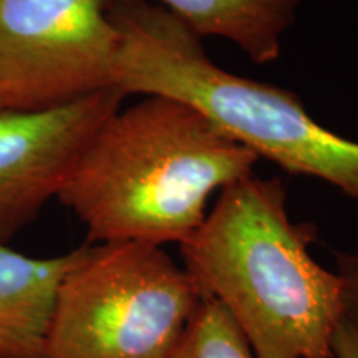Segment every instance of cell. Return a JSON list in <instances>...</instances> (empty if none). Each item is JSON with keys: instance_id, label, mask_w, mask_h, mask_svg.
<instances>
[{"instance_id": "cell-1", "label": "cell", "mask_w": 358, "mask_h": 358, "mask_svg": "<svg viewBox=\"0 0 358 358\" xmlns=\"http://www.w3.org/2000/svg\"><path fill=\"white\" fill-rule=\"evenodd\" d=\"M259 158L186 103L145 96L110 116L83 150L60 203L90 244H185L209 199Z\"/></svg>"}, {"instance_id": "cell-2", "label": "cell", "mask_w": 358, "mask_h": 358, "mask_svg": "<svg viewBox=\"0 0 358 358\" xmlns=\"http://www.w3.org/2000/svg\"><path fill=\"white\" fill-rule=\"evenodd\" d=\"M315 229L289 216L279 178L249 174L219 192L181 256L256 358H334L345 317L342 280L310 254Z\"/></svg>"}, {"instance_id": "cell-3", "label": "cell", "mask_w": 358, "mask_h": 358, "mask_svg": "<svg viewBox=\"0 0 358 358\" xmlns=\"http://www.w3.org/2000/svg\"><path fill=\"white\" fill-rule=\"evenodd\" d=\"M106 10L120 37L115 90L186 103L259 159L358 201V143L317 123L295 93L221 69L203 38L158 3L106 0Z\"/></svg>"}, {"instance_id": "cell-4", "label": "cell", "mask_w": 358, "mask_h": 358, "mask_svg": "<svg viewBox=\"0 0 358 358\" xmlns=\"http://www.w3.org/2000/svg\"><path fill=\"white\" fill-rule=\"evenodd\" d=\"M203 299L163 248L85 243L57 289L42 358H173Z\"/></svg>"}, {"instance_id": "cell-5", "label": "cell", "mask_w": 358, "mask_h": 358, "mask_svg": "<svg viewBox=\"0 0 358 358\" xmlns=\"http://www.w3.org/2000/svg\"><path fill=\"white\" fill-rule=\"evenodd\" d=\"M118 42L106 0H0V110H48L111 90Z\"/></svg>"}, {"instance_id": "cell-6", "label": "cell", "mask_w": 358, "mask_h": 358, "mask_svg": "<svg viewBox=\"0 0 358 358\" xmlns=\"http://www.w3.org/2000/svg\"><path fill=\"white\" fill-rule=\"evenodd\" d=\"M124 98L111 88L48 110H0V244L58 198L83 150Z\"/></svg>"}, {"instance_id": "cell-7", "label": "cell", "mask_w": 358, "mask_h": 358, "mask_svg": "<svg viewBox=\"0 0 358 358\" xmlns=\"http://www.w3.org/2000/svg\"><path fill=\"white\" fill-rule=\"evenodd\" d=\"M82 250L43 259L0 244V358H42L57 289Z\"/></svg>"}, {"instance_id": "cell-8", "label": "cell", "mask_w": 358, "mask_h": 358, "mask_svg": "<svg viewBox=\"0 0 358 358\" xmlns=\"http://www.w3.org/2000/svg\"><path fill=\"white\" fill-rule=\"evenodd\" d=\"M176 15L199 38L234 43L254 64L280 57L282 40L295 24L301 0H150Z\"/></svg>"}, {"instance_id": "cell-9", "label": "cell", "mask_w": 358, "mask_h": 358, "mask_svg": "<svg viewBox=\"0 0 358 358\" xmlns=\"http://www.w3.org/2000/svg\"><path fill=\"white\" fill-rule=\"evenodd\" d=\"M173 358H256L248 340L213 299L204 297Z\"/></svg>"}, {"instance_id": "cell-10", "label": "cell", "mask_w": 358, "mask_h": 358, "mask_svg": "<svg viewBox=\"0 0 358 358\" xmlns=\"http://www.w3.org/2000/svg\"><path fill=\"white\" fill-rule=\"evenodd\" d=\"M335 262L343 287L345 315L358 324V252H335Z\"/></svg>"}, {"instance_id": "cell-11", "label": "cell", "mask_w": 358, "mask_h": 358, "mask_svg": "<svg viewBox=\"0 0 358 358\" xmlns=\"http://www.w3.org/2000/svg\"><path fill=\"white\" fill-rule=\"evenodd\" d=\"M334 358H358V324L347 315L335 334Z\"/></svg>"}]
</instances>
